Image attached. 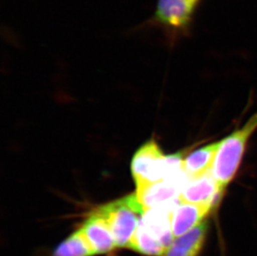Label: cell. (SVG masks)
<instances>
[{"label":"cell","mask_w":257,"mask_h":256,"mask_svg":"<svg viewBox=\"0 0 257 256\" xmlns=\"http://www.w3.org/2000/svg\"><path fill=\"white\" fill-rule=\"evenodd\" d=\"M173 206H162L145 210L128 248L146 255L166 254L174 240L171 227Z\"/></svg>","instance_id":"cell-1"},{"label":"cell","mask_w":257,"mask_h":256,"mask_svg":"<svg viewBox=\"0 0 257 256\" xmlns=\"http://www.w3.org/2000/svg\"><path fill=\"white\" fill-rule=\"evenodd\" d=\"M181 154L165 156L158 144L151 141L139 149L132 162V173L137 188L177 177L182 172Z\"/></svg>","instance_id":"cell-2"},{"label":"cell","mask_w":257,"mask_h":256,"mask_svg":"<svg viewBox=\"0 0 257 256\" xmlns=\"http://www.w3.org/2000/svg\"><path fill=\"white\" fill-rule=\"evenodd\" d=\"M257 128V112L240 129L222 139L216 153L211 173L217 183L226 189L240 167L248 141Z\"/></svg>","instance_id":"cell-3"},{"label":"cell","mask_w":257,"mask_h":256,"mask_svg":"<svg viewBox=\"0 0 257 256\" xmlns=\"http://www.w3.org/2000/svg\"><path fill=\"white\" fill-rule=\"evenodd\" d=\"M97 212L109 226L116 247L128 248L145 209L137 194H132L103 205Z\"/></svg>","instance_id":"cell-4"},{"label":"cell","mask_w":257,"mask_h":256,"mask_svg":"<svg viewBox=\"0 0 257 256\" xmlns=\"http://www.w3.org/2000/svg\"><path fill=\"white\" fill-rule=\"evenodd\" d=\"M188 180L187 175L163 180L137 188V196L145 210L179 203L180 195Z\"/></svg>","instance_id":"cell-5"},{"label":"cell","mask_w":257,"mask_h":256,"mask_svg":"<svg viewBox=\"0 0 257 256\" xmlns=\"http://www.w3.org/2000/svg\"><path fill=\"white\" fill-rule=\"evenodd\" d=\"M226 189L221 187L211 172L187 180L180 195V201L207 208L210 212L221 202Z\"/></svg>","instance_id":"cell-6"},{"label":"cell","mask_w":257,"mask_h":256,"mask_svg":"<svg viewBox=\"0 0 257 256\" xmlns=\"http://www.w3.org/2000/svg\"><path fill=\"white\" fill-rule=\"evenodd\" d=\"M198 0H158L156 19L173 29H183L189 24Z\"/></svg>","instance_id":"cell-7"},{"label":"cell","mask_w":257,"mask_h":256,"mask_svg":"<svg viewBox=\"0 0 257 256\" xmlns=\"http://www.w3.org/2000/svg\"><path fill=\"white\" fill-rule=\"evenodd\" d=\"M81 229L95 254H107L116 247L109 226L97 211L87 218Z\"/></svg>","instance_id":"cell-8"},{"label":"cell","mask_w":257,"mask_h":256,"mask_svg":"<svg viewBox=\"0 0 257 256\" xmlns=\"http://www.w3.org/2000/svg\"><path fill=\"white\" fill-rule=\"evenodd\" d=\"M210 213L207 208L180 201L171 212V227L175 238L186 234L204 221Z\"/></svg>","instance_id":"cell-9"},{"label":"cell","mask_w":257,"mask_h":256,"mask_svg":"<svg viewBox=\"0 0 257 256\" xmlns=\"http://www.w3.org/2000/svg\"><path fill=\"white\" fill-rule=\"evenodd\" d=\"M209 225L206 220L177 237L166 252L165 256H198L206 240Z\"/></svg>","instance_id":"cell-10"},{"label":"cell","mask_w":257,"mask_h":256,"mask_svg":"<svg viewBox=\"0 0 257 256\" xmlns=\"http://www.w3.org/2000/svg\"><path fill=\"white\" fill-rule=\"evenodd\" d=\"M221 141L210 143L194 151L182 161V170L188 179L197 178L211 172Z\"/></svg>","instance_id":"cell-11"},{"label":"cell","mask_w":257,"mask_h":256,"mask_svg":"<svg viewBox=\"0 0 257 256\" xmlns=\"http://www.w3.org/2000/svg\"><path fill=\"white\" fill-rule=\"evenodd\" d=\"M94 254H96L94 250L81 228L58 244L53 252V256H92Z\"/></svg>","instance_id":"cell-12"}]
</instances>
